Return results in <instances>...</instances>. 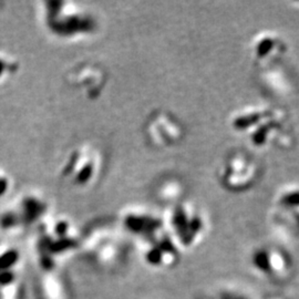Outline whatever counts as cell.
I'll list each match as a JSON object with an SVG mask.
<instances>
[{
    "mask_svg": "<svg viewBox=\"0 0 299 299\" xmlns=\"http://www.w3.org/2000/svg\"><path fill=\"white\" fill-rule=\"evenodd\" d=\"M254 264L255 266L262 270L267 273L271 269V263H270V257L269 254L266 250H258L257 253L254 255Z\"/></svg>",
    "mask_w": 299,
    "mask_h": 299,
    "instance_id": "obj_1",
    "label": "cell"
},
{
    "mask_svg": "<svg viewBox=\"0 0 299 299\" xmlns=\"http://www.w3.org/2000/svg\"><path fill=\"white\" fill-rule=\"evenodd\" d=\"M7 187V184L5 181H0V194H3L5 192V189Z\"/></svg>",
    "mask_w": 299,
    "mask_h": 299,
    "instance_id": "obj_10",
    "label": "cell"
},
{
    "mask_svg": "<svg viewBox=\"0 0 299 299\" xmlns=\"http://www.w3.org/2000/svg\"><path fill=\"white\" fill-rule=\"evenodd\" d=\"M223 299H247L244 296H239V295H232V294H226L223 296Z\"/></svg>",
    "mask_w": 299,
    "mask_h": 299,
    "instance_id": "obj_8",
    "label": "cell"
},
{
    "mask_svg": "<svg viewBox=\"0 0 299 299\" xmlns=\"http://www.w3.org/2000/svg\"><path fill=\"white\" fill-rule=\"evenodd\" d=\"M91 172H92L91 166H86L83 171L80 173V175H79V180H80L81 182H86L88 179H89V175L91 174Z\"/></svg>",
    "mask_w": 299,
    "mask_h": 299,
    "instance_id": "obj_7",
    "label": "cell"
},
{
    "mask_svg": "<svg viewBox=\"0 0 299 299\" xmlns=\"http://www.w3.org/2000/svg\"><path fill=\"white\" fill-rule=\"evenodd\" d=\"M261 118H262L261 114H258V113L249 114V115H246V117H241V118L237 119L235 121L234 125L237 129H246L248 126L256 124L257 122H260Z\"/></svg>",
    "mask_w": 299,
    "mask_h": 299,
    "instance_id": "obj_2",
    "label": "cell"
},
{
    "mask_svg": "<svg viewBox=\"0 0 299 299\" xmlns=\"http://www.w3.org/2000/svg\"><path fill=\"white\" fill-rule=\"evenodd\" d=\"M282 204L288 207H296L299 206V191L298 192H291L283 196Z\"/></svg>",
    "mask_w": 299,
    "mask_h": 299,
    "instance_id": "obj_5",
    "label": "cell"
},
{
    "mask_svg": "<svg viewBox=\"0 0 299 299\" xmlns=\"http://www.w3.org/2000/svg\"><path fill=\"white\" fill-rule=\"evenodd\" d=\"M161 251L159 249H152L147 255V260L151 264H159L161 262Z\"/></svg>",
    "mask_w": 299,
    "mask_h": 299,
    "instance_id": "obj_6",
    "label": "cell"
},
{
    "mask_svg": "<svg viewBox=\"0 0 299 299\" xmlns=\"http://www.w3.org/2000/svg\"><path fill=\"white\" fill-rule=\"evenodd\" d=\"M66 228H67V225L66 224H59V226H58V233L60 235H62L66 233Z\"/></svg>",
    "mask_w": 299,
    "mask_h": 299,
    "instance_id": "obj_9",
    "label": "cell"
},
{
    "mask_svg": "<svg viewBox=\"0 0 299 299\" xmlns=\"http://www.w3.org/2000/svg\"><path fill=\"white\" fill-rule=\"evenodd\" d=\"M271 124H266V125H263V126H260V129L256 131V133L254 134V142H255V144L257 145H262L265 140H266V137H267V133L268 131L271 129Z\"/></svg>",
    "mask_w": 299,
    "mask_h": 299,
    "instance_id": "obj_4",
    "label": "cell"
},
{
    "mask_svg": "<svg viewBox=\"0 0 299 299\" xmlns=\"http://www.w3.org/2000/svg\"><path fill=\"white\" fill-rule=\"evenodd\" d=\"M296 219H297V221H298V224H299V215H297V216H296Z\"/></svg>",
    "mask_w": 299,
    "mask_h": 299,
    "instance_id": "obj_11",
    "label": "cell"
},
{
    "mask_svg": "<svg viewBox=\"0 0 299 299\" xmlns=\"http://www.w3.org/2000/svg\"><path fill=\"white\" fill-rule=\"evenodd\" d=\"M273 47H274V42L271 39L266 38V39L262 40L260 45L257 46V56L258 57H265L266 54H268L270 52L271 49H273Z\"/></svg>",
    "mask_w": 299,
    "mask_h": 299,
    "instance_id": "obj_3",
    "label": "cell"
}]
</instances>
